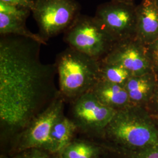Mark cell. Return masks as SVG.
<instances>
[{
	"instance_id": "cell-1",
	"label": "cell",
	"mask_w": 158,
	"mask_h": 158,
	"mask_svg": "<svg viewBox=\"0 0 158 158\" xmlns=\"http://www.w3.org/2000/svg\"><path fill=\"white\" fill-rule=\"evenodd\" d=\"M41 45L23 36L1 35L0 118L12 129L29 124L60 94L54 87L56 64L41 61Z\"/></svg>"
},
{
	"instance_id": "cell-2",
	"label": "cell",
	"mask_w": 158,
	"mask_h": 158,
	"mask_svg": "<svg viewBox=\"0 0 158 158\" xmlns=\"http://www.w3.org/2000/svg\"><path fill=\"white\" fill-rule=\"evenodd\" d=\"M59 92L63 98L73 102L93 90L100 80V63L70 47L57 56Z\"/></svg>"
},
{
	"instance_id": "cell-3",
	"label": "cell",
	"mask_w": 158,
	"mask_h": 158,
	"mask_svg": "<svg viewBox=\"0 0 158 158\" xmlns=\"http://www.w3.org/2000/svg\"><path fill=\"white\" fill-rule=\"evenodd\" d=\"M104 130L114 141L134 151L158 144V130L144 107L130 106L117 111Z\"/></svg>"
},
{
	"instance_id": "cell-4",
	"label": "cell",
	"mask_w": 158,
	"mask_h": 158,
	"mask_svg": "<svg viewBox=\"0 0 158 158\" xmlns=\"http://www.w3.org/2000/svg\"><path fill=\"white\" fill-rule=\"evenodd\" d=\"M63 34V40L69 47L98 61L116 43L95 17L81 14Z\"/></svg>"
},
{
	"instance_id": "cell-5",
	"label": "cell",
	"mask_w": 158,
	"mask_h": 158,
	"mask_svg": "<svg viewBox=\"0 0 158 158\" xmlns=\"http://www.w3.org/2000/svg\"><path fill=\"white\" fill-rule=\"evenodd\" d=\"M76 0H35L32 14L40 35L47 40L64 33L80 14Z\"/></svg>"
},
{
	"instance_id": "cell-6",
	"label": "cell",
	"mask_w": 158,
	"mask_h": 158,
	"mask_svg": "<svg viewBox=\"0 0 158 158\" xmlns=\"http://www.w3.org/2000/svg\"><path fill=\"white\" fill-rule=\"evenodd\" d=\"M94 17L117 42L136 37L134 2L111 0L97 6Z\"/></svg>"
},
{
	"instance_id": "cell-7",
	"label": "cell",
	"mask_w": 158,
	"mask_h": 158,
	"mask_svg": "<svg viewBox=\"0 0 158 158\" xmlns=\"http://www.w3.org/2000/svg\"><path fill=\"white\" fill-rule=\"evenodd\" d=\"M63 98L60 94L33 119L25 134L23 147L26 149H43L55 153L51 132L54 125L63 115Z\"/></svg>"
},
{
	"instance_id": "cell-8",
	"label": "cell",
	"mask_w": 158,
	"mask_h": 158,
	"mask_svg": "<svg viewBox=\"0 0 158 158\" xmlns=\"http://www.w3.org/2000/svg\"><path fill=\"white\" fill-rule=\"evenodd\" d=\"M102 61L122 66L136 76L153 72L146 45L136 37L117 42Z\"/></svg>"
},
{
	"instance_id": "cell-9",
	"label": "cell",
	"mask_w": 158,
	"mask_h": 158,
	"mask_svg": "<svg viewBox=\"0 0 158 158\" xmlns=\"http://www.w3.org/2000/svg\"><path fill=\"white\" fill-rule=\"evenodd\" d=\"M116 112L102 104L92 91L83 94L73 102L74 118L79 124L90 130H104Z\"/></svg>"
},
{
	"instance_id": "cell-10",
	"label": "cell",
	"mask_w": 158,
	"mask_h": 158,
	"mask_svg": "<svg viewBox=\"0 0 158 158\" xmlns=\"http://www.w3.org/2000/svg\"><path fill=\"white\" fill-rule=\"evenodd\" d=\"M136 38L147 45L158 40V6L155 0L136 6Z\"/></svg>"
},
{
	"instance_id": "cell-11",
	"label": "cell",
	"mask_w": 158,
	"mask_h": 158,
	"mask_svg": "<svg viewBox=\"0 0 158 158\" xmlns=\"http://www.w3.org/2000/svg\"><path fill=\"white\" fill-rule=\"evenodd\" d=\"M158 76L153 72L142 75H134L130 78L125 88L130 98L131 106H147L152 97Z\"/></svg>"
},
{
	"instance_id": "cell-12",
	"label": "cell",
	"mask_w": 158,
	"mask_h": 158,
	"mask_svg": "<svg viewBox=\"0 0 158 158\" xmlns=\"http://www.w3.org/2000/svg\"><path fill=\"white\" fill-rule=\"evenodd\" d=\"M91 91L102 104L116 111L131 106L124 86L100 80Z\"/></svg>"
},
{
	"instance_id": "cell-13",
	"label": "cell",
	"mask_w": 158,
	"mask_h": 158,
	"mask_svg": "<svg viewBox=\"0 0 158 158\" xmlns=\"http://www.w3.org/2000/svg\"><path fill=\"white\" fill-rule=\"evenodd\" d=\"M0 35H13L23 36L37 41L42 45L47 42L39 34H34L26 26V21L0 13Z\"/></svg>"
},
{
	"instance_id": "cell-14",
	"label": "cell",
	"mask_w": 158,
	"mask_h": 158,
	"mask_svg": "<svg viewBox=\"0 0 158 158\" xmlns=\"http://www.w3.org/2000/svg\"><path fill=\"white\" fill-rule=\"evenodd\" d=\"M76 124L63 115L54 125L51 136L55 146V153L62 154L72 142L71 139L76 128Z\"/></svg>"
},
{
	"instance_id": "cell-15",
	"label": "cell",
	"mask_w": 158,
	"mask_h": 158,
	"mask_svg": "<svg viewBox=\"0 0 158 158\" xmlns=\"http://www.w3.org/2000/svg\"><path fill=\"white\" fill-rule=\"evenodd\" d=\"M100 63V80L124 86L134 74L124 67L117 64Z\"/></svg>"
},
{
	"instance_id": "cell-16",
	"label": "cell",
	"mask_w": 158,
	"mask_h": 158,
	"mask_svg": "<svg viewBox=\"0 0 158 158\" xmlns=\"http://www.w3.org/2000/svg\"><path fill=\"white\" fill-rule=\"evenodd\" d=\"M100 148L85 142H71L63 151V158H97Z\"/></svg>"
},
{
	"instance_id": "cell-17",
	"label": "cell",
	"mask_w": 158,
	"mask_h": 158,
	"mask_svg": "<svg viewBox=\"0 0 158 158\" xmlns=\"http://www.w3.org/2000/svg\"><path fill=\"white\" fill-rule=\"evenodd\" d=\"M31 11L25 7L15 6L0 1V13L27 21Z\"/></svg>"
},
{
	"instance_id": "cell-18",
	"label": "cell",
	"mask_w": 158,
	"mask_h": 158,
	"mask_svg": "<svg viewBox=\"0 0 158 158\" xmlns=\"http://www.w3.org/2000/svg\"><path fill=\"white\" fill-rule=\"evenodd\" d=\"M147 56L153 72L158 77V40L146 45Z\"/></svg>"
},
{
	"instance_id": "cell-19",
	"label": "cell",
	"mask_w": 158,
	"mask_h": 158,
	"mask_svg": "<svg viewBox=\"0 0 158 158\" xmlns=\"http://www.w3.org/2000/svg\"><path fill=\"white\" fill-rule=\"evenodd\" d=\"M131 158H158V144L135 151Z\"/></svg>"
},
{
	"instance_id": "cell-20",
	"label": "cell",
	"mask_w": 158,
	"mask_h": 158,
	"mask_svg": "<svg viewBox=\"0 0 158 158\" xmlns=\"http://www.w3.org/2000/svg\"><path fill=\"white\" fill-rule=\"evenodd\" d=\"M0 1L10 4L23 6L28 8L31 11L34 10L35 6L34 0H0Z\"/></svg>"
},
{
	"instance_id": "cell-21",
	"label": "cell",
	"mask_w": 158,
	"mask_h": 158,
	"mask_svg": "<svg viewBox=\"0 0 158 158\" xmlns=\"http://www.w3.org/2000/svg\"><path fill=\"white\" fill-rule=\"evenodd\" d=\"M147 106L158 115V79L153 95Z\"/></svg>"
},
{
	"instance_id": "cell-22",
	"label": "cell",
	"mask_w": 158,
	"mask_h": 158,
	"mask_svg": "<svg viewBox=\"0 0 158 158\" xmlns=\"http://www.w3.org/2000/svg\"><path fill=\"white\" fill-rule=\"evenodd\" d=\"M31 158H46L45 156L39 151L38 150H35L31 156Z\"/></svg>"
},
{
	"instance_id": "cell-23",
	"label": "cell",
	"mask_w": 158,
	"mask_h": 158,
	"mask_svg": "<svg viewBox=\"0 0 158 158\" xmlns=\"http://www.w3.org/2000/svg\"><path fill=\"white\" fill-rule=\"evenodd\" d=\"M16 158H31V156H29L28 155H23V156H18Z\"/></svg>"
},
{
	"instance_id": "cell-24",
	"label": "cell",
	"mask_w": 158,
	"mask_h": 158,
	"mask_svg": "<svg viewBox=\"0 0 158 158\" xmlns=\"http://www.w3.org/2000/svg\"><path fill=\"white\" fill-rule=\"evenodd\" d=\"M118 1H123L126 2H134V0H118Z\"/></svg>"
},
{
	"instance_id": "cell-25",
	"label": "cell",
	"mask_w": 158,
	"mask_h": 158,
	"mask_svg": "<svg viewBox=\"0 0 158 158\" xmlns=\"http://www.w3.org/2000/svg\"><path fill=\"white\" fill-rule=\"evenodd\" d=\"M155 3L156 4V5L158 6V0H155Z\"/></svg>"
},
{
	"instance_id": "cell-26",
	"label": "cell",
	"mask_w": 158,
	"mask_h": 158,
	"mask_svg": "<svg viewBox=\"0 0 158 158\" xmlns=\"http://www.w3.org/2000/svg\"></svg>"
}]
</instances>
